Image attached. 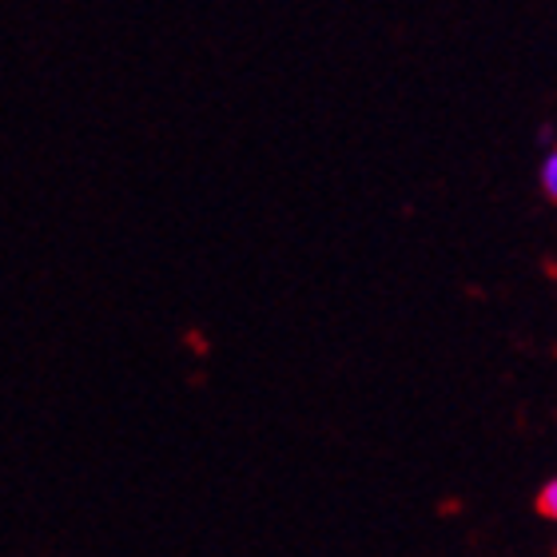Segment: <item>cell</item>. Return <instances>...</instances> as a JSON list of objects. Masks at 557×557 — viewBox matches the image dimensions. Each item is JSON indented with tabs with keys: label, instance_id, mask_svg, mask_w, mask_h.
Instances as JSON below:
<instances>
[{
	"label": "cell",
	"instance_id": "6da1fadb",
	"mask_svg": "<svg viewBox=\"0 0 557 557\" xmlns=\"http://www.w3.org/2000/svg\"><path fill=\"white\" fill-rule=\"evenodd\" d=\"M542 187H546V196L557 203V148H549L546 160H542Z\"/></svg>",
	"mask_w": 557,
	"mask_h": 557
},
{
	"label": "cell",
	"instance_id": "7a4b0ae2",
	"mask_svg": "<svg viewBox=\"0 0 557 557\" xmlns=\"http://www.w3.org/2000/svg\"><path fill=\"white\" fill-rule=\"evenodd\" d=\"M537 510L546 513L549 522H557V478H549L546 486H542V494H537Z\"/></svg>",
	"mask_w": 557,
	"mask_h": 557
}]
</instances>
